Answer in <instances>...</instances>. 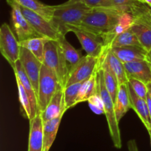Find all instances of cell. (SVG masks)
I'll return each mask as SVG.
<instances>
[{
  "label": "cell",
  "instance_id": "60d3db41",
  "mask_svg": "<svg viewBox=\"0 0 151 151\" xmlns=\"http://www.w3.org/2000/svg\"><path fill=\"white\" fill-rule=\"evenodd\" d=\"M150 11H151V10H150Z\"/></svg>",
  "mask_w": 151,
  "mask_h": 151
},
{
  "label": "cell",
  "instance_id": "1f68e13d",
  "mask_svg": "<svg viewBox=\"0 0 151 151\" xmlns=\"http://www.w3.org/2000/svg\"><path fill=\"white\" fill-rule=\"evenodd\" d=\"M88 105L91 110L96 114H105L104 104L101 96L98 93L88 99Z\"/></svg>",
  "mask_w": 151,
  "mask_h": 151
},
{
  "label": "cell",
  "instance_id": "6da1fadb",
  "mask_svg": "<svg viewBox=\"0 0 151 151\" xmlns=\"http://www.w3.org/2000/svg\"><path fill=\"white\" fill-rule=\"evenodd\" d=\"M123 13L115 8H92L80 25L69 28L68 31L73 32L75 30H82L103 37L114 29Z\"/></svg>",
  "mask_w": 151,
  "mask_h": 151
},
{
  "label": "cell",
  "instance_id": "3957f363",
  "mask_svg": "<svg viewBox=\"0 0 151 151\" xmlns=\"http://www.w3.org/2000/svg\"><path fill=\"white\" fill-rule=\"evenodd\" d=\"M97 84H98V87H97L98 93L101 96L104 104L105 115L107 119L111 138L115 147L120 149L122 147V140H121L120 130L119 127V122L117 121L115 114L114 102L105 85L103 70L100 65L97 72Z\"/></svg>",
  "mask_w": 151,
  "mask_h": 151
},
{
  "label": "cell",
  "instance_id": "ac0fdd59",
  "mask_svg": "<svg viewBox=\"0 0 151 151\" xmlns=\"http://www.w3.org/2000/svg\"><path fill=\"white\" fill-rule=\"evenodd\" d=\"M128 84L130 100H131V107L133 108L134 110L137 113L142 122L144 124L147 130L151 127V121L147 101L137 96V93L134 92V90H133L131 86L128 84Z\"/></svg>",
  "mask_w": 151,
  "mask_h": 151
},
{
  "label": "cell",
  "instance_id": "8fae6325",
  "mask_svg": "<svg viewBox=\"0 0 151 151\" xmlns=\"http://www.w3.org/2000/svg\"><path fill=\"white\" fill-rule=\"evenodd\" d=\"M19 61L23 66L28 78L30 80L38 97L40 73L43 63L30 51L23 47H21Z\"/></svg>",
  "mask_w": 151,
  "mask_h": 151
},
{
  "label": "cell",
  "instance_id": "52a82bcc",
  "mask_svg": "<svg viewBox=\"0 0 151 151\" xmlns=\"http://www.w3.org/2000/svg\"><path fill=\"white\" fill-rule=\"evenodd\" d=\"M20 41L7 23H3L0 28V51L12 68H15L20 57Z\"/></svg>",
  "mask_w": 151,
  "mask_h": 151
},
{
  "label": "cell",
  "instance_id": "7a4b0ae2",
  "mask_svg": "<svg viewBox=\"0 0 151 151\" xmlns=\"http://www.w3.org/2000/svg\"><path fill=\"white\" fill-rule=\"evenodd\" d=\"M91 10L84 2L55 5L52 22L61 35L66 36L69 28L80 25Z\"/></svg>",
  "mask_w": 151,
  "mask_h": 151
},
{
  "label": "cell",
  "instance_id": "5b68a950",
  "mask_svg": "<svg viewBox=\"0 0 151 151\" xmlns=\"http://www.w3.org/2000/svg\"><path fill=\"white\" fill-rule=\"evenodd\" d=\"M63 89L55 73L48 67L42 65L38 84V111L43 112L52 98L58 91Z\"/></svg>",
  "mask_w": 151,
  "mask_h": 151
},
{
  "label": "cell",
  "instance_id": "74e56055",
  "mask_svg": "<svg viewBox=\"0 0 151 151\" xmlns=\"http://www.w3.org/2000/svg\"><path fill=\"white\" fill-rule=\"evenodd\" d=\"M147 60L148 61V62L150 63V67H151V50L147 51Z\"/></svg>",
  "mask_w": 151,
  "mask_h": 151
},
{
  "label": "cell",
  "instance_id": "d590c367",
  "mask_svg": "<svg viewBox=\"0 0 151 151\" xmlns=\"http://www.w3.org/2000/svg\"><path fill=\"white\" fill-rule=\"evenodd\" d=\"M85 0H68L66 2L63 3L64 4H74V3H78V2H84Z\"/></svg>",
  "mask_w": 151,
  "mask_h": 151
},
{
  "label": "cell",
  "instance_id": "f546056e",
  "mask_svg": "<svg viewBox=\"0 0 151 151\" xmlns=\"http://www.w3.org/2000/svg\"><path fill=\"white\" fill-rule=\"evenodd\" d=\"M110 8H115L125 13H132L133 10L141 4L138 0H109Z\"/></svg>",
  "mask_w": 151,
  "mask_h": 151
},
{
  "label": "cell",
  "instance_id": "484cf974",
  "mask_svg": "<svg viewBox=\"0 0 151 151\" xmlns=\"http://www.w3.org/2000/svg\"><path fill=\"white\" fill-rule=\"evenodd\" d=\"M98 69L83 84L82 87L80 90L79 95L77 98L76 105L78 103H81V102L88 101V99L90 97L98 93V90H97V87H98V84H97Z\"/></svg>",
  "mask_w": 151,
  "mask_h": 151
},
{
  "label": "cell",
  "instance_id": "7c38bea8",
  "mask_svg": "<svg viewBox=\"0 0 151 151\" xmlns=\"http://www.w3.org/2000/svg\"><path fill=\"white\" fill-rule=\"evenodd\" d=\"M74 33L79 40L86 55L100 58L105 51V44L101 36L82 30H75Z\"/></svg>",
  "mask_w": 151,
  "mask_h": 151
},
{
  "label": "cell",
  "instance_id": "5bb4252c",
  "mask_svg": "<svg viewBox=\"0 0 151 151\" xmlns=\"http://www.w3.org/2000/svg\"><path fill=\"white\" fill-rule=\"evenodd\" d=\"M127 76L136 78L147 84L151 82V67L147 59L124 63Z\"/></svg>",
  "mask_w": 151,
  "mask_h": 151
},
{
  "label": "cell",
  "instance_id": "ba28073f",
  "mask_svg": "<svg viewBox=\"0 0 151 151\" xmlns=\"http://www.w3.org/2000/svg\"><path fill=\"white\" fill-rule=\"evenodd\" d=\"M11 7V20L13 28L19 41H24L31 38L41 36L33 29L20 9V6L15 0H7Z\"/></svg>",
  "mask_w": 151,
  "mask_h": 151
},
{
  "label": "cell",
  "instance_id": "cb8c5ba5",
  "mask_svg": "<svg viewBox=\"0 0 151 151\" xmlns=\"http://www.w3.org/2000/svg\"><path fill=\"white\" fill-rule=\"evenodd\" d=\"M100 67L103 70V77H104V82L106 89L109 91L111 97L113 99L114 102L116 100V95H117L118 89H119V82H118L117 78L116 75L114 73L108 64L103 60L102 59H100Z\"/></svg>",
  "mask_w": 151,
  "mask_h": 151
},
{
  "label": "cell",
  "instance_id": "44dd1931",
  "mask_svg": "<svg viewBox=\"0 0 151 151\" xmlns=\"http://www.w3.org/2000/svg\"><path fill=\"white\" fill-rule=\"evenodd\" d=\"M63 114H61L54 119L50 120L44 123L43 133H44V148L43 151H50L56 136L61 121Z\"/></svg>",
  "mask_w": 151,
  "mask_h": 151
},
{
  "label": "cell",
  "instance_id": "8992f818",
  "mask_svg": "<svg viewBox=\"0 0 151 151\" xmlns=\"http://www.w3.org/2000/svg\"><path fill=\"white\" fill-rule=\"evenodd\" d=\"M151 7L141 3L131 13L134 22L130 29L137 36L141 45L147 51L151 50Z\"/></svg>",
  "mask_w": 151,
  "mask_h": 151
},
{
  "label": "cell",
  "instance_id": "d4e9b609",
  "mask_svg": "<svg viewBox=\"0 0 151 151\" xmlns=\"http://www.w3.org/2000/svg\"><path fill=\"white\" fill-rule=\"evenodd\" d=\"M58 41L61 46L62 50L66 58V62L69 65V70L74 67L76 66L80 61L82 59L83 56L81 55V50L75 49L69 41L66 40L65 36L61 35L58 38Z\"/></svg>",
  "mask_w": 151,
  "mask_h": 151
},
{
  "label": "cell",
  "instance_id": "836d02e7",
  "mask_svg": "<svg viewBox=\"0 0 151 151\" xmlns=\"http://www.w3.org/2000/svg\"><path fill=\"white\" fill-rule=\"evenodd\" d=\"M128 151H139L137 142H136V140H134V139H131V140L128 141Z\"/></svg>",
  "mask_w": 151,
  "mask_h": 151
},
{
  "label": "cell",
  "instance_id": "f1b7e54d",
  "mask_svg": "<svg viewBox=\"0 0 151 151\" xmlns=\"http://www.w3.org/2000/svg\"><path fill=\"white\" fill-rule=\"evenodd\" d=\"M86 81H83L81 82L75 83V84H71L68 87L64 88V101L66 109L68 110L69 108L72 107L76 105V100L79 95L80 90L82 87L83 84Z\"/></svg>",
  "mask_w": 151,
  "mask_h": 151
},
{
  "label": "cell",
  "instance_id": "f35d334b",
  "mask_svg": "<svg viewBox=\"0 0 151 151\" xmlns=\"http://www.w3.org/2000/svg\"><path fill=\"white\" fill-rule=\"evenodd\" d=\"M147 89H148V93L149 94H150V98H151V82L148 83V84H147Z\"/></svg>",
  "mask_w": 151,
  "mask_h": 151
},
{
  "label": "cell",
  "instance_id": "277c9868",
  "mask_svg": "<svg viewBox=\"0 0 151 151\" xmlns=\"http://www.w3.org/2000/svg\"><path fill=\"white\" fill-rule=\"evenodd\" d=\"M43 65L55 73L61 86L65 88L69 76V67L58 40L50 39L47 42L44 49Z\"/></svg>",
  "mask_w": 151,
  "mask_h": 151
},
{
  "label": "cell",
  "instance_id": "7402d4cb",
  "mask_svg": "<svg viewBox=\"0 0 151 151\" xmlns=\"http://www.w3.org/2000/svg\"><path fill=\"white\" fill-rule=\"evenodd\" d=\"M49 40H50V38L47 37H35V38H31L20 41V45L21 47L27 49L38 60H40L43 63L45 45Z\"/></svg>",
  "mask_w": 151,
  "mask_h": 151
},
{
  "label": "cell",
  "instance_id": "d6986e66",
  "mask_svg": "<svg viewBox=\"0 0 151 151\" xmlns=\"http://www.w3.org/2000/svg\"><path fill=\"white\" fill-rule=\"evenodd\" d=\"M100 59L104 60L108 64L109 68L111 69L114 73L116 75L119 85L128 82V78L127 76L124 63L118 59L117 56L113 53V51L111 49L105 52L102 55Z\"/></svg>",
  "mask_w": 151,
  "mask_h": 151
},
{
  "label": "cell",
  "instance_id": "d6a6232c",
  "mask_svg": "<svg viewBox=\"0 0 151 151\" xmlns=\"http://www.w3.org/2000/svg\"><path fill=\"white\" fill-rule=\"evenodd\" d=\"M84 3L91 9L97 8V7L110 8L109 0H85Z\"/></svg>",
  "mask_w": 151,
  "mask_h": 151
},
{
  "label": "cell",
  "instance_id": "30bf717a",
  "mask_svg": "<svg viewBox=\"0 0 151 151\" xmlns=\"http://www.w3.org/2000/svg\"><path fill=\"white\" fill-rule=\"evenodd\" d=\"M100 58H95L88 55L83 56L79 63L69 70V76L65 87L88 79L100 68Z\"/></svg>",
  "mask_w": 151,
  "mask_h": 151
},
{
  "label": "cell",
  "instance_id": "603a6c76",
  "mask_svg": "<svg viewBox=\"0 0 151 151\" xmlns=\"http://www.w3.org/2000/svg\"><path fill=\"white\" fill-rule=\"evenodd\" d=\"M20 6L35 12L43 17L52 21L54 6L47 5L39 0H15Z\"/></svg>",
  "mask_w": 151,
  "mask_h": 151
},
{
  "label": "cell",
  "instance_id": "4dcf8cb0",
  "mask_svg": "<svg viewBox=\"0 0 151 151\" xmlns=\"http://www.w3.org/2000/svg\"><path fill=\"white\" fill-rule=\"evenodd\" d=\"M128 84L131 86L137 96L146 100L147 93H148V89H147V84L145 83L138 79H136V78H129Z\"/></svg>",
  "mask_w": 151,
  "mask_h": 151
},
{
  "label": "cell",
  "instance_id": "4316f807",
  "mask_svg": "<svg viewBox=\"0 0 151 151\" xmlns=\"http://www.w3.org/2000/svg\"><path fill=\"white\" fill-rule=\"evenodd\" d=\"M132 45L141 46V47H142V46L141 45V44H140L139 41L137 36L134 33V32H133L131 29H128L127 30H125V32L122 33L116 36L112 40V41L111 42L110 45L108 47L106 51H107L108 50H110V49L113 48V47Z\"/></svg>",
  "mask_w": 151,
  "mask_h": 151
},
{
  "label": "cell",
  "instance_id": "e0dca14e",
  "mask_svg": "<svg viewBox=\"0 0 151 151\" xmlns=\"http://www.w3.org/2000/svg\"><path fill=\"white\" fill-rule=\"evenodd\" d=\"M111 50L123 63L147 59V51L141 46H124L113 47Z\"/></svg>",
  "mask_w": 151,
  "mask_h": 151
},
{
  "label": "cell",
  "instance_id": "ffe728a7",
  "mask_svg": "<svg viewBox=\"0 0 151 151\" xmlns=\"http://www.w3.org/2000/svg\"><path fill=\"white\" fill-rule=\"evenodd\" d=\"M131 107L129 90L128 83L122 84L119 86L116 100L114 102V110L117 121L122 119Z\"/></svg>",
  "mask_w": 151,
  "mask_h": 151
},
{
  "label": "cell",
  "instance_id": "9a60e30c",
  "mask_svg": "<svg viewBox=\"0 0 151 151\" xmlns=\"http://www.w3.org/2000/svg\"><path fill=\"white\" fill-rule=\"evenodd\" d=\"M66 109L64 101V88L61 89L55 94L46 109L43 112H40L43 122L57 118L61 114L65 113Z\"/></svg>",
  "mask_w": 151,
  "mask_h": 151
},
{
  "label": "cell",
  "instance_id": "9c48e42d",
  "mask_svg": "<svg viewBox=\"0 0 151 151\" xmlns=\"http://www.w3.org/2000/svg\"><path fill=\"white\" fill-rule=\"evenodd\" d=\"M20 9L31 26L41 36L47 37L52 40H58L61 34L52 21L22 6H20Z\"/></svg>",
  "mask_w": 151,
  "mask_h": 151
},
{
  "label": "cell",
  "instance_id": "8d00e7d4",
  "mask_svg": "<svg viewBox=\"0 0 151 151\" xmlns=\"http://www.w3.org/2000/svg\"><path fill=\"white\" fill-rule=\"evenodd\" d=\"M139 2L142 3V4H147L149 7H151V0H138Z\"/></svg>",
  "mask_w": 151,
  "mask_h": 151
},
{
  "label": "cell",
  "instance_id": "4fadbf2b",
  "mask_svg": "<svg viewBox=\"0 0 151 151\" xmlns=\"http://www.w3.org/2000/svg\"><path fill=\"white\" fill-rule=\"evenodd\" d=\"M44 122L40 112L29 120V133L28 151H43L44 148Z\"/></svg>",
  "mask_w": 151,
  "mask_h": 151
},
{
  "label": "cell",
  "instance_id": "2e32d148",
  "mask_svg": "<svg viewBox=\"0 0 151 151\" xmlns=\"http://www.w3.org/2000/svg\"><path fill=\"white\" fill-rule=\"evenodd\" d=\"M14 71L15 76L18 77L19 79L20 80L21 83L24 87L28 96H29V101L31 103V107H32V118L36 116L37 114L39 113L38 111V97L35 93V89L31 83L30 80L28 78L27 75L25 73L24 70L23 66L21 64L20 61H17L15 65V68H13Z\"/></svg>",
  "mask_w": 151,
  "mask_h": 151
},
{
  "label": "cell",
  "instance_id": "ab89813d",
  "mask_svg": "<svg viewBox=\"0 0 151 151\" xmlns=\"http://www.w3.org/2000/svg\"><path fill=\"white\" fill-rule=\"evenodd\" d=\"M147 131H148L149 135H150V144H151V127H150V128L147 129Z\"/></svg>",
  "mask_w": 151,
  "mask_h": 151
},
{
  "label": "cell",
  "instance_id": "83f0119b",
  "mask_svg": "<svg viewBox=\"0 0 151 151\" xmlns=\"http://www.w3.org/2000/svg\"><path fill=\"white\" fill-rule=\"evenodd\" d=\"M16 79L18 87V92H19V102L21 105V112H22V115L24 118H27L29 120L32 119V107H31L29 96L19 78L16 76Z\"/></svg>",
  "mask_w": 151,
  "mask_h": 151
},
{
  "label": "cell",
  "instance_id": "e575fe53",
  "mask_svg": "<svg viewBox=\"0 0 151 151\" xmlns=\"http://www.w3.org/2000/svg\"><path fill=\"white\" fill-rule=\"evenodd\" d=\"M146 101H147V105H148V108H149V113H150V121H151V98L149 93H147V99H146Z\"/></svg>",
  "mask_w": 151,
  "mask_h": 151
}]
</instances>
